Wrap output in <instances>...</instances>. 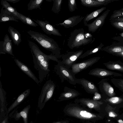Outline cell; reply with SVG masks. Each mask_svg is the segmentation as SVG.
<instances>
[{
    "label": "cell",
    "instance_id": "1",
    "mask_svg": "<svg viewBox=\"0 0 123 123\" xmlns=\"http://www.w3.org/2000/svg\"><path fill=\"white\" fill-rule=\"evenodd\" d=\"M28 42L32 56L34 67L38 71L39 81L41 82L50 71L49 68V61L52 60L58 63L60 62L58 59L59 58L52 54H45L35 43L30 40Z\"/></svg>",
    "mask_w": 123,
    "mask_h": 123
},
{
    "label": "cell",
    "instance_id": "2",
    "mask_svg": "<svg viewBox=\"0 0 123 123\" xmlns=\"http://www.w3.org/2000/svg\"><path fill=\"white\" fill-rule=\"evenodd\" d=\"M63 111L66 115L86 122H95L102 118L99 114L93 112L91 110L76 103L67 105Z\"/></svg>",
    "mask_w": 123,
    "mask_h": 123
},
{
    "label": "cell",
    "instance_id": "3",
    "mask_svg": "<svg viewBox=\"0 0 123 123\" xmlns=\"http://www.w3.org/2000/svg\"><path fill=\"white\" fill-rule=\"evenodd\" d=\"M31 38L33 39L45 49L52 52V54L61 57V49L57 43L53 39L45 34L29 30L27 31Z\"/></svg>",
    "mask_w": 123,
    "mask_h": 123
},
{
    "label": "cell",
    "instance_id": "4",
    "mask_svg": "<svg viewBox=\"0 0 123 123\" xmlns=\"http://www.w3.org/2000/svg\"><path fill=\"white\" fill-rule=\"evenodd\" d=\"M85 31L83 28L75 29L71 33L67 42L70 49L78 48L93 43L94 38H88L85 36Z\"/></svg>",
    "mask_w": 123,
    "mask_h": 123
},
{
    "label": "cell",
    "instance_id": "5",
    "mask_svg": "<svg viewBox=\"0 0 123 123\" xmlns=\"http://www.w3.org/2000/svg\"><path fill=\"white\" fill-rule=\"evenodd\" d=\"M55 70L61 79L62 83L66 80L72 85H75L77 84L76 78L74 74L71 70L62 64L60 61L55 66Z\"/></svg>",
    "mask_w": 123,
    "mask_h": 123
},
{
    "label": "cell",
    "instance_id": "6",
    "mask_svg": "<svg viewBox=\"0 0 123 123\" xmlns=\"http://www.w3.org/2000/svg\"><path fill=\"white\" fill-rule=\"evenodd\" d=\"M55 85L51 80L47 81L43 85L38 100L39 107L43 106L45 103L52 97Z\"/></svg>",
    "mask_w": 123,
    "mask_h": 123
},
{
    "label": "cell",
    "instance_id": "7",
    "mask_svg": "<svg viewBox=\"0 0 123 123\" xmlns=\"http://www.w3.org/2000/svg\"><path fill=\"white\" fill-rule=\"evenodd\" d=\"M83 50H80L75 51L68 52L62 55L61 62L70 69L76 60L83 54Z\"/></svg>",
    "mask_w": 123,
    "mask_h": 123
},
{
    "label": "cell",
    "instance_id": "8",
    "mask_svg": "<svg viewBox=\"0 0 123 123\" xmlns=\"http://www.w3.org/2000/svg\"><path fill=\"white\" fill-rule=\"evenodd\" d=\"M110 11L107 9L100 16L97 18L92 22L87 24L83 22L84 25L88 27V31L92 33L95 32L100 27H102L104 23L105 20Z\"/></svg>",
    "mask_w": 123,
    "mask_h": 123
},
{
    "label": "cell",
    "instance_id": "9",
    "mask_svg": "<svg viewBox=\"0 0 123 123\" xmlns=\"http://www.w3.org/2000/svg\"><path fill=\"white\" fill-rule=\"evenodd\" d=\"M75 103L89 109L98 111L100 110V106L103 102L100 101L94 100L86 98H76L74 101Z\"/></svg>",
    "mask_w": 123,
    "mask_h": 123
},
{
    "label": "cell",
    "instance_id": "10",
    "mask_svg": "<svg viewBox=\"0 0 123 123\" xmlns=\"http://www.w3.org/2000/svg\"><path fill=\"white\" fill-rule=\"evenodd\" d=\"M100 57H95L88 59L82 62L74 64L71 67V70L75 75L88 68L92 66L100 59Z\"/></svg>",
    "mask_w": 123,
    "mask_h": 123
},
{
    "label": "cell",
    "instance_id": "11",
    "mask_svg": "<svg viewBox=\"0 0 123 123\" xmlns=\"http://www.w3.org/2000/svg\"><path fill=\"white\" fill-rule=\"evenodd\" d=\"M108 78L101 80L98 84L102 95L108 98L115 96L116 95L114 89L108 82Z\"/></svg>",
    "mask_w": 123,
    "mask_h": 123
},
{
    "label": "cell",
    "instance_id": "12",
    "mask_svg": "<svg viewBox=\"0 0 123 123\" xmlns=\"http://www.w3.org/2000/svg\"><path fill=\"white\" fill-rule=\"evenodd\" d=\"M88 74L100 78L110 77H123V74L99 68H96L91 70L89 71Z\"/></svg>",
    "mask_w": 123,
    "mask_h": 123
},
{
    "label": "cell",
    "instance_id": "13",
    "mask_svg": "<svg viewBox=\"0 0 123 123\" xmlns=\"http://www.w3.org/2000/svg\"><path fill=\"white\" fill-rule=\"evenodd\" d=\"M33 20L41 27V29L47 34L49 35H52L60 37L62 36L59 30L55 28L47 21Z\"/></svg>",
    "mask_w": 123,
    "mask_h": 123
},
{
    "label": "cell",
    "instance_id": "14",
    "mask_svg": "<svg viewBox=\"0 0 123 123\" xmlns=\"http://www.w3.org/2000/svg\"><path fill=\"white\" fill-rule=\"evenodd\" d=\"M12 40L8 35L6 34L3 41L0 42V54H8L14 56L13 53Z\"/></svg>",
    "mask_w": 123,
    "mask_h": 123
},
{
    "label": "cell",
    "instance_id": "15",
    "mask_svg": "<svg viewBox=\"0 0 123 123\" xmlns=\"http://www.w3.org/2000/svg\"><path fill=\"white\" fill-rule=\"evenodd\" d=\"M77 84L81 85L86 91L89 94H94L96 92H99L98 88L92 82L84 78H76Z\"/></svg>",
    "mask_w": 123,
    "mask_h": 123
},
{
    "label": "cell",
    "instance_id": "16",
    "mask_svg": "<svg viewBox=\"0 0 123 123\" xmlns=\"http://www.w3.org/2000/svg\"><path fill=\"white\" fill-rule=\"evenodd\" d=\"M80 95V93L76 90L65 86L64 87L63 92L60 94L58 101L69 100L75 98Z\"/></svg>",
    "mask_w": 123,
    "mask_h": 123
},
{
    "label": "cell",
    "instance_id": "17",
    "mask_svg": "<svg viewBox=\"0 0 123 123\" xmlns=\"http://www.w3.org/2000/svg\"><path fill=\"white\" fill-rule=\"evenodd\" d=\"M85 16L81 15L74 16L68 18L62 23L56 24L57 26H63L66 28L73 27L77 25L85 18Z\"/></svg>",
    "mask_w": 123,
    "mask_h": 123
},
{
    "label": "cell",
    "instance_id": "18",
    "mask_svg": "<svg viewBox=\"0 0 123 123\" xmlns=\"http://www.w3.org/2000/svg\"><path fill=\"white\" fill-rule=\"evenodd\" d=\"M80 1L82 5L89 7L105 6L115 1V0H80Z\"/></svg>",
    "mask_w": 123,
    "mask_h": 123
},
{
    "label": "cell",
    "instance_id": "19",
    "mask_svg": "<svg viewBox=\"0 0 123 123\" xmlns=\"http://www.w3.org/2000/svg\"><path fill=\"white\" fill-rule=\"evenodd\" d=\"M14 61L17 65L22 71L33 79L38 85L40 82L39 80L27 66L17 59H15Z\"/></svg>",
    "mask_w": 123,
    "mask_h": 123
},
{
    "label": "cell",
    "instance_id": "20",
    "mask_svg": "<svg viewBox=\"0 0 123 123\" xmlns=\"http://www.w3.org/2000/svg\"><path fill=\"white\" fill-rule=\"evenodd\" d=\"M19 19L14 14L6 9L1 8L0 14V22H2L9 21L18 22Z\"/></svg>",
    "mask_w": 123,
    "mask_h": 123
},
{
    "label": "cell",
    "instance_id": "21",
    "mask_svg": "<svg viewBox=\"0 0 123 123\" xmlns=\"http://www.w3.org/2000/svg\"><path fill=\"white\" fill-rule=\"evenodd\" d=\"M103 64L109 70L117 71L123 73V61H110Z\"/></svg>",
    "mask_w": 123,
    "mask_h": 123
},
{
    "label": "cell",
    "instance_id": "22",
    "mask_svg": "<svg viewBox=\"0 0 123 123\" xmlns=\"http://www.w3.org/2000/svg\"><path fill=\"white\" fill-rule=\"evenodd\" d=\"M101 50L111 54L123 51V42L113 43L105 46L102 48Z\"/></svg>",
    "mask_w": 123,
    "mask_h": 123
},
{
    "label": "cell",
    "instance_id": "23",
    "mask_svg": "<svg viewBox=\"0 0 123 123\" xmlns=\"http://www.w3.org/2000/svg\"><path fill=\"white\" fill-rule=\"evenodd\" d=\"M30 92V90L28 89L22 93L18 97L17 99L12 104L8 109L7 113H8L10 112L15 107L21 103L27 96Z\"/></svg>",
    "mask_w": 123,
    "mask_h": 123
},
{
    "label": "cell",
    "instance_id": "24",
    "mask_svg": "<svg viewBox=\"0 0 123 123\" xmlns=\"http://www.w3.org/2000/svg\"><path fill=\"white\" fill-rule=\"evenodd\" d=\"M8 31L14 44L18 46L22 41L21 34L18 30L10 26L9 27Z\"/></svg>",
    "mask_w": 123,
    "mask_h": 123
},
{
    "label": "cell",
    "instance_id": "25",
    "mask_svg": "<svg viewBox=\"0 0 123 123\" xmlns=\"http://www.w3.org/2000/svg\"><path fill=\"white\" fill-rule=\"evenodd\" d=\"M106 8V7H103L93 11L90 13L87 14L83 19V22H86L87 23L90 20L96 17L100 13L105 10Z\"/></svg>",
    "mask_w": 123,
    "mask_h": 123
},
{
    "label": "cell",
    "instance_id": "26",
    "mask_svg": "<svg viewBox=\"0 0 123 123\" xmlns=\"http://www.w3.org/2000/svg\"><path fill=\"white\" fill-rule=\"evenodd\" d=\"M104 45L102 43H100L99 45L94 48H93L83 54L79 58L82 59L89 55L96 53L102 50Z\"/></svg>",
    "mask_w": 123,
    "mask_h": 123
},
{
    "label": "cell",
    "instance_id": "27",
    "mask_svg": "<svg viewBox=\"0 0 123 123\" xmlns=\"http://www.w3.org/2000/svg\"><path fill=\"white\" fill-rule=\"evenodd\" d=\"M1 4L2 6V7L6 9L18 18L19 12L17 11L15 8L11 6L8 2L5 0H2L1 1Z\"/></svg>",
    "mask_w": 123,
    "mask_h": 123
},
{
    "label": "cell",
    "instance_id": "28",
    "mask_svg": "<svg viewBox=\"0 0 123 123\" xmlns=\"http://www.w3.org/2000/svg\"><path fill=\"white\" fill-rule=\"evenodd\" d=\"M44 0H31L27 5L28 10H31L33 9L39 8L40 10V7Z\"/></svg>",
    "mask_w": 123,
    "mask_h": 123
},
{
    "label": "cell",
    "instance_id": "29",
    "mask_svg": "<svg viewBox=\"0 0 123 123\" xmlns=\"http://www.w3.org/2000/svg\"><path fill=\"white\" fill-rule=\"evenodd\" d=\"M105 101L112 104H118L123 102V95L120 97L114 96L106 97L104 99Z\"/></svg>",
    "mask_w": 123,
    "mask_h": 123
},
{
    "label": "cell",
    "instance_id": "30",
    "mask_svg": "<svg viewBox=\"0 0 123 123\" xmlns=\"http://www.w3.org/2000/svg\"><path fill=\"white\" fill-rule=\"evenodd\" d=\"M111 81L115 86L123 92V79L112 78Z\"/></svg>",
    "mask_w": 123,
    "mask_h": 123
},
{
    "label": "cell",
    "instance_id": "31",
    "mask_svg": "<svg viewBox=\"0 0 123 123\" xmlns=\"http://www.w3.org/2000/svg\"><path fill=\"white\" fill-rule=\"evenodd\" d=\"M53 5L51 11L55 13H58L61 11L62 0H52Z\"/></svg>",
    "mask_w": 123,
    "mask_h": 123
},
{
    "label": "cell",
    "instance_id": "32",
    "mask_svg": "<svg viewBox=\"0 0 123 123\" xmlns=\"http://www.w3.org/2000/svg\"><path fill=\"white\" fill-rule=\"evenodd\" d=\"M29 106L25 107L19 113H17L16 117L17 118H19L21 116L23 117L24 123H27V118L28 112L29 109Z\"/></svg>",
    "mask_w": 123,
    "mask_h": 123
},
{
    "label": "cell",
    "instance_id": "33",
    "mask_svg": "<svg viewBox=\"0 0 123 123\" xmlns=\"http://www.w3.org/2000/svg\"><path fill=\"white\" fill-rule=\"evenodd\" d=\"M122 16H123V8L114 10L110 17V20H111L117 18Z\"/></svg>",
    "mask_w": 123,
    "mask_h": 123
},
{
    "label": "cell",
    "instance_id": "34",
    "mask_svg": "<svg viewBox=\"0 0 123 123\" xmlns=\"http://www.w3.org/2000/svg\"><path fill=\"white\" fill-rule=\"evenodd\" d=\"M110 22L112 25L114 27L123 31V21L111 20Z\"/></svg>",
    "mask_w": 123,
    "mask_h": 123
},
{
    "label": "cell",
    "instance_id": "35",
    "mask_svg": "<svg viewBox=\"0 0 123 123\" xmlns=\"http://www.w3.org/2000/svg\"><path fill=\"white\" fill-rule=\"evenodd\" d=\"M68 8L70 12H74L77 8L76 1L75 0H69Z\"/></svg>",
    "mask_w": 123,
    "mask_h": 123
},
{
    "label": "cell",
    "instance_id": "36",
    "mask_svg": "<svg viewBox=\"0 0 123 123\" xmlns=\"http://www.w3.org/2000/svg\"><path fill=\"white\" fill-rule=\"evenodd\" d=\"M94 94V95L92 99L94 100H98L101 98V95L98 92H96Z\"/></svg>",
    "mask_w": 123,
    "mask_h": 123
},
{
    "label": "cell",
    "instance_id": "37",
    "mask_svg": "<svg viewBox=\"0 0 123 123\" xmlns=\"http://www.w3.org/2000/svg\"><path fill=\"white\" fill-rule=\"evenodd\" d=\"M108 111L109 116L110 117H115L118 116L117 114L114 112L113 111L108 110Z\"/></svg>",
    "mask_w": 123,
    "mask_h": 123
},
{
    "label": "cell",
    "instance_id": "38",
    "mask_svg": "<svg viewBox=\"0 0 123 123\" xmlns=\"http://www.w3.org/2000/svg\"><path fill=\"white\" fill-rule=\"evenodd\" d=\"M113 55L123 58V51L112 54Z\"/></svg>",
    "mask_w": 123,
    "mask_h": 123
},
{
    "label": "cell",
    "instance_id": "39",
    "mask_svg": "<svg viewBox=\"0 0 123 123\" xmlns=\"http://www.w3.org/2000/svg\"><path fill=\"white\" fill-rule=\"evenodd\" d=\"M111 20L123 21V16L119 17Z\"/></svg>",
    "mask_w": 123,
    "mask_h": 123
},
{
    "label": "cell",
    "instance_id": "40",
    "mask_svg": "<svg viewBox=\"0 0 123 123\" xmlns=\"http://www.w3.org/2000/svg\"><path fill=\"white\" fill-rule=\"evenodd\" d=\"M69 121L68 120H63L58 121L53 123H69Z\"/></svg>",
    "mask_w": 123,
    "mask_h": 123
},
{
    "label": "cell",
    "instance_id": "41",
    "mask_svg": "<svg viewBox=\"0 0 123 123\" xmlns=\"http://www.w3.org/2000/svg\"><path fill=\"white\" fill-rule=\"evenodd\" d=\"M8 2H9L14 4L20 1V0H5Z\"/></svg>",
    "mask_w": 123,
    "mask_h": 123
},
{
    "label": "cell",
    "instance_id": "42",
    "mask_svg": "<svg viewBox=\"0 0 123 123\" xmlns=\"http://www.w3.org/2000/svg\"><path fill=\"white\" fill-rule=\"evenodd\" d=\"M6 118L4 119L2 122L1 123H7Z\"/></svg>",
    "mask_w": 123,
    "mask_h": 123
},
{
    "label": "cell",
    "instance_id": "43",
    "mask_svg": "<svg viewBox=\"0 0 123 123\" xmlns=\"http://www.w3.org/2000/svg\"><path fill=\"white\" fill-rule=\"evenodd\" d=\"M118 122L119 123H123V121L121 119L118 120Z\"/></svg>",
    "mask_w": 123,
    "mask_h": 123
},
{
    "label": "cell",
    "instance_id": "44",
    "mask_svg": "<svg viewBox=\"0 0 123 123\" xmlns=\"http://www.w3.org/2000/svg\"><path fill=\"white\" fill-rule=\"evenodd\" d=\"M86 123H94L90 121H87L86 122Z\"/></svg>",
    "mask_w": 123,
    "mask_h": 123
},
{
    "label": "cell",
    "instance_id": "45",
    "mask_svg": "<svg viewBox=\"0 0 123 123\" xmlns=\"http://www.w3.org/2000/svg\"><path fill=\"white\" fill-rule=\"evenodd\" d=\"M46 0L47 1L49 2H51L52 1V0Z\"/></svg>",
    "mask_w": 123,
    "mask_h": 123
},
{
    "label": "cell",
    "instance_id": "46",
    "mask_svg": "<svg viewBox=\"0 0 123 123\" xmlns=\"http://www.w3.org/2000/svg\"></svg>",
    "mask_w": 123,
    "mask_h": 123
}]
</instances>
